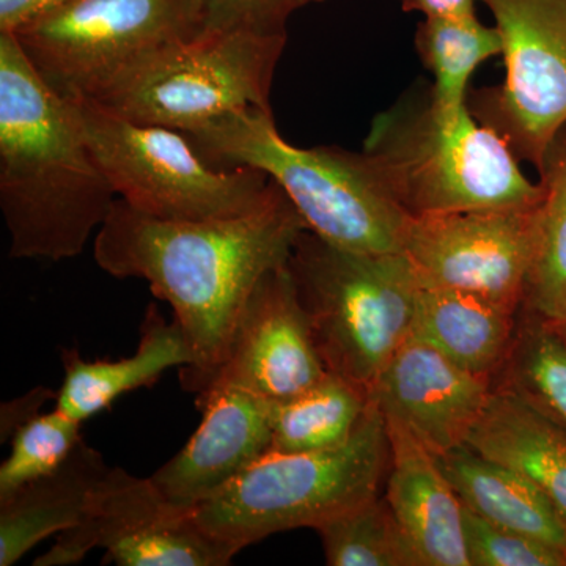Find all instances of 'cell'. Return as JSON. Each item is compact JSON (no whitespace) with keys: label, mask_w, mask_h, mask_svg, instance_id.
<instances>
[{"label":"cell","mask_w":566,"mask_h":566,"mask_svg":"<svg viewBox=\"0 0 566 566\" xmlns=\"http://www.w3.org/2000/svg\"><path fill=\"white\" fill-rule=\"evenodd\" d=\"M464 534L471 566H566L556 547L490 523L465 506Z\"/></svg>","instance_id":"obj_28"},{"label":"cell","mask_w":566,"mask_h":566,"mask_svg":"<svg viewBox=\"0 0 566 566\" xmlns=\"http://www.w3.org/2000/svg\"><path fill=\"white\" fill-rule=\"evenodd\" d=\"M82 422L55 408L32 417L11 436L0 465V497L57 469L82 441Z\"/></svg>","instance_id":"obj_27"},{"label":"cell","mask_w":566,"mask_h":566,"mask_svg":"<svg viewBox=\"0 0 566 566\" xmlns=\"http://www.w3.org/2000/svg\"><path fill=\"white\" fill-rule=\"evenodd\" d=\"M65 376L57 390V406L66 416L80 420L109 409L123 395L150 386L174 367L192 363L191 346L177 322H166L150 305L140 327L137 352L120 360H85L76 349L62 353Z\"/></svg>","instance_id":"obj_17"},{"label":"cell","mask_w":566,"mask_h":566,"mask_svg":"<svg viewBox=\"0 0 566 566\" xmlns=\"http://www.w3.org/2000/svg\"><path fill=\"white\" fill-rule=\"evenodd\" d=\"M499 374L494 387L566 431V344L553 323L526 311Z\"/></svg>","instance_id":"obj_25"},{"label":"cell","mask_w":566,"mask_h":566,"mask_svg":"<svg viewBox=\"0 0 566 566\" xmlns=\"http://www.w3.org/2000/svg\"><path fill=\"white\" fill-rule=\"evenodd\" d=\"M416 50L434 77L431 106L452 117L468 106V82L476 66L502 54V36L476 14L430 17L417 28Z\"/></svg>","instance_id":"obj_24"},{"label":"cell","mask_w":566,"mask_h":566,"mask_svg":"<svg viewBox=\"0 0 566 566\" xmlns=\"http://www.w3.org/2000/svg\"><path fill=\"white\" fill-rule=\"evenodd\" d=\"M386 424L390 464L385 497L417 566H471L464 505L438 458L403 428Z\"/></svg>","instance_id":"obj_16"},{"label":"cell","mask_w":566,"mask_h":566,"mask_svg":"<svg viewBox=\"0 0 566 566\" xmlns=\"http://www.w3.org/2000/svg\"><path fill=\"white\" fill-rule=\"evenodd\" d=\"M289 268L327 371L370 395L411 338L420 282L408 256L346 251L305 230Z\"/></svg>","instance_id":"obj_5"},{"label":"cell","mask_w":566,"mask_h":566,"mask_svg":"<svg viewBox=\"0 0 566 566\" xmlns=\"http://www.w3.org/2000/svg\"><path fill=\"white\" fill-rule=\"evenodd\" d=\"M118 199L167 221H210L259 210L277 185L253 167H218L185 133L145 125L91 99H70Z\"/></svg>","instance_id":"obj_7"},{"label":"cell","mask_w":566,"mask_h":566,"mask_svg":"<svg viewBox=\"0 0 566 566\" xmlns=\"http://www.w3.org/2000/svg\"><path fill=\"white\" fill-rule=\"evenodd\" d=\"M468 446L527 475L566 521V431L494 387Z\"/></svg>","instance_id":"obj_21"},{"label":"cell","mask_w":566,"mask_h":566,"mask_svg":"<svg viewBox=\"0 0 566 566\" xmlns=\"http://www.w3.org/2000/svg\"><path fill=\"white\" fill-rule=\"evenodd\" d=\"M405 11H420L424 17H460L475 14L480 0H400Z\"/></svg>","instance_id":"obj_32"},{"label":"cell","mask_w":566,"mask_h":566,"mask_svg":"<svg viewBox=\"0 0 566 566\" xmlns=\"http://www.w3.org/2000/svg\"><path fill=\"white\" fill-rule=\"evenodd\" d=\"M95 547L118 566H226L240 554L210 534L193 510L167 501L150 476L122 468L107 471L84 517L33 565H76Z\"/></svg>","instance_id":"obj_11"},{"label":"cell","mask_w":566,"mask_h":566,"mask_svg":"<svg viewBox=\"0 0 566 566\" xmlns=\"http://www.w3.org/2000/svg\"><path fill=\"white\" fill-rule=\"evenodd\" d=\"M389 464L386 420L371 400L345 444L322 452L266 453L193 512L210 534L241 553L281 532L319 527L375 497Z\"/></svg>","instance_id":"obj_6"},{"label":"cell","mask_w":566,"mask_h":566,"mask_svg":"<svg viewBox=\"0 0 566 566\" xmlns=\"http://www.w3.org/2000/svg\"><path fill=\"white\" fill-rule=\"evenodd\" d=\"M286 35L208 32L145 55L95 99L128 120L197 132L229 112L271 109Z\"/></svg>","instance_id":"obj_8"},{"label":"cell","mask_w":566,"mask_h":566,"mask_svg":"<svg viewBox=\"0 0 566 566\" xmlns=\"http://www.w3.org/2000/svg\"><path fill=\"white\" fill-rule=\"evenodd\" d=\"M493 390V379L464 370L411 337L378 376L370 398L386 423L442 457L468 444Z\"/></svg>","instance_id":"obj_14"},{"label":"cell","mask_w":566,"mask_h":566,"mask_svg":"<svg viewBox=\"0 0 566 566\" xmlns=\"http://www.w3.org/2000/svg\"><path fill=\"white\" fill-rule=\"evenodd\" d=\"M218 167L263 170L285 192L308 232L346 251L403 252L411 216L365 151L297 148L282 139L273 112H229L186 134Z\"/></svg>","instance_id":"obj_3"},{"label":"cell","mask_w":566,"mask_h":566,"mask_svg":"<svg viewBox=\"0 0 566 566\" xmlns=\"http://www.w3.org/2000/svg\"><path fill=\"white\" fill-rule=\"evenodd\" d=\"M203 32L197 0H61L11 33L52 91L95 99L145 55Z\"/></svg>","instance_id":"obj_9"},{"label":"cell","mask_w":566,"mask_h":566,"mask_svg":"<svg viewBox=\"0 0 566 566\" xmlns=\"http://www.w3.org/2000/svg\"><path fill=\"white\" fill-rule=\"evenodd\" d=\"M535 210L415 216L403 253L420 285L476 294L517 314L534 252Z\"/></svg>","instance_id":"obj_12"},{"label":"cell","mask_w":566,"mask_h":566,"mask_svg":"<svg viewBox=\"0 0 566 566\" xmlns=\"http://www.w3.org/2000/svg\"><path fill=\"white\" fill-rule=\"evenodd\" d=\"M324 0H197L208 32H251L286 35V24L297 10Z\"/></svg>","instance_id":"obj_29"},{"label":"cell","mask_w":566,"mask_h":566,"mask_svg":"<svg viewBox=\"0 0 566 566\" xmlns=\"http://www.w3.org/2000/svg\"><path fill=\"white\" fill-rule=\"evenodd\" d=\"M307 230L281 188L259 210L210 221H167L125 200L96 232L95 262L117 279H142L174 308L192 352L180 382L196 397L210 389L244 304L268 271L289 262Z\"/></svg>","instance_id":"obj_1"},{"label":"cell","mask_w":566,"mask_h":566,"mask_svg":"<svg viewBox=\"0 0 566 566\" xmlns=\"http://www.w3.org/2000/svg\"><path fill=\"white\" fill-rule=\"evenodd\" d=\"M109 469L82 439L57 469L0 497V566L17 564L43 539L76 526Z\"/></svg>","instance_id":"obj_18"},{"label":"cell","mask_w":566,"mask_h":566,"mask_svg":"<svg viewBox=\"0 0 566 566\" xmlns=\"http://www.w3.org/2000/svg\"><path fill=\"white\" fill-rule=\"evenodd\" d=\"M553 324H554V326L557 327L558 334L562 335V338H564L565 344H566V318L564 319V322L553 323Z\"/></svg>","instance_id":"obj_33"},{"label":"cell","mask_w":566,"mask_h":566,"mask_svg":"<svg viewBox=\"0 0 566 566\" xmlns=\"http://www.w3.org/2000/svg\"><path fill=\"white\" fill-rule=\"evenodd\" d=\"M61 0H0V32H13L22 22Z\"/></svg>","instance_id":"obj_31"},{"label":"cell","mask_w":566,"mask_h":566,"mask_svg":"<svg viewBox=\"0 0 566 566\" xmlns=\"http://www.w3.org/2000/svg\"><path fill=\"white\" fill-rule=\"evenodd\" d=\"M370 405V395L329 371L304 392L271 403V452H322L345 444Z\"/></svg>","instance_id":"obj_22"},{"label":"cell","mask_w":566,"mask_h":566,"mask_svg":"<svg viewBox=\"0 0 566 566\" xmlns=\"http://www.w3.org/2000/svg\"><path fill=\"white\" fill-rule=\"evenodd\" d=\"M331 566H417L385 495H375L315 528Z\"/></svg>","instance_id":"obj_26"},{"label":"cell","mask_w":566,"mask_h":566,"mask_svg":"<svg viewBox=\"0 0 566 566\" xmlns=\"http://www.w3.org/2000/svg\"><path fill=\"white\" fill-rule=\"evenodd\" d=\"M364 151L411 218L460 211L534 210L545 197L505 140L469 106L444 115L430 92L395 104L371 123Z\"/></svg>","instance_id":"obj_4"},{"label":"cell","mask_w":566,"mask_h":566,"mask_svg":"<svg viewBox=\"0 0 566 566\" xmlns=\"http://www.w3.org/2000/svg\"><path fill=\"white\" fill-rule=\"evenodd\" d=\"M203 419L188 444L150 476L164 497L193 510L271 452V403L218 385L196 397Z\"/></svg>","instance_id":"obj_15"},{"label":"cell","mask_w":566,"mask_h":566,"mask_svg":"<svg viewBox=\"0 0 566 566\" xmlns=\"http://www.w3.org/2000/svg\"><path fill=\"white\" fill-rule=\"evenodd\" d=\"M516 314L476 294L420 285L412 338L471 374L493 379L516 333Z\"/></svg>","instance_id":"obj_20"},{"label":"cell","mask_w":566,"mask_h":566,"mask_svg":"<svg viewBox=\"0 0 566 566\" xmlns=\"http://www.w3.org/2000/svg\"><path fill=\"white\" fill-rule=\"evenodd\" d=\"M535 210L534 252L523 307L547 323L566 318V126L547 151Z\"/></svg>","instance_id":"obj_23"},{"label":"cell","mask_w":566,"mask_h":566,"mask_svg":"<svg viewBox=\"0 0 566 566\" xmlns=\"http://www.w3.org/2000/svg\"><path fill=\"white\" fill-rule=\"evenodd\" d=\"M327 374L286 262L268 271L252 290L211 387H240L277 403Z\"/></svg>","instance_id":"obj_13"},{"label":"cell","mask_w":566,"mask_h":566,"mask_svg":"<svg viewBox=\"0 0 566 566\" xmlns=\"http://www.w3.org/2000/svg\"><path fill=\"white\" fill-rule=\"evenodd\" d=\"M55 398H57V394L52 392L51 389L35 387L31 392L14 398L9 403H3L2 409H0V439H2V442L11 439V436L22 423L41 415V408L48 401L55 400Z\"/></svg>","instance_id":"obj_30"},{"label":"cell","mask_w":566,"mask_h":566,"mask_svg":"<svg viewBox=\"0 0 566 566\" xmlns=\"http://www.w3.org/2000/svg\"><path fill=\"white\" fill-rule=\"evenodd\" d=\"M502 36L504 84L474 93L472 115L538 172L566 126V0H480Z\"/></svg>","instance_id":"obj_10"},{"label":"cell","mask_w":566,"mask_h":566,"mask_svg":"<svg viewBox=\"0 0 566 566\" xmlns=\"http://www.w3.org/2000/svg\"><path fill=\"white\" fill-rule=\"evenodd\" d=\"M118 199L73 102L0 32V210L18 260L74 259Z\"/></svg>","instance_id":"obj_2"},{"label":"cell","mask_w":566,"mask_h":566,"mask_svg":"<svg viewBox=\"0 0 566 566\" xmlns=\"http://www.w3.org/2000/svg\"><path fill=\"white\" fill-rule=\"evenodd\" d=\"M436 458L465 509L556 547L566 556L565 517L527 475L468 444Z\"/></svg>","instance_id":"obj_19"}]
</instances>
